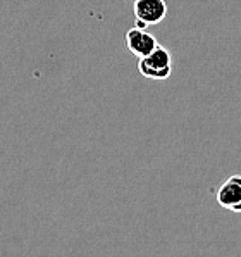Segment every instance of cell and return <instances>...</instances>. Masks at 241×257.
<instances>
[{
	"label": "cell",
	"mask_w": 241,
	"mask_h": 257,
	"mask_svg": "<svg viewBox=\"0 0 241 257\" xmlns=\"http://www.w3.org/2000/svg\"><path fill=\"white\" fill-rule=\"evenodd\" d=\"M136 68L143 78L164 81L172 74V55L165 47L159 45L152 54L138 59Z\"/></svg>",
	"instance_id": "6da1fadb"
},
{
	"label": "cell",
	"mask_w": 241,
	"mask_h": 257,
	"mask_svg": "<svg viewBox=\"0 0 241 257\" xmlns=\"http://www.w3.org/2000/svg\"><path fill=\"white\" fill-rule=\"evenodd\" d=\"M126 47L136 59H141L145 55L152 54L153 50L159 47V42H157L155 35L148 33L147 28H138L134 26L131 30H128L124 37Z\"/></svg>",
	"instance_id": "7a4b0ae2"
},
{
	"label": "cell",
	"mask_w": 241,
	"mask_h": 257,
	"mask_svg": "<svg viewBox=\"0 0 241 257\" xmlns=\"http://www.w3.org/2000/svg\"><path fill=\"white\" fill-rule=\"evenodd\" d=\"M217 204L222 209L241 214V175L229 176L215 193Z\"/></svg>",
	"instance_id": "3957f363"
},
{
	"label": "cell",
	"mask_w": 241,
	"mask_h": 257,
	"mask_svg": "<svg viewBox=\"0 0 241 257\" xmlns=\"http://www.w3.org/2000/svg\"><path fill=\"white\" fill-rule=\"evenodd\" d=\"M133 14L136 21L147 26L159 25L167 16V4L165 0H134Z\"/></svg>",
	"instance_id": "277c9868"
}]
</instances>
